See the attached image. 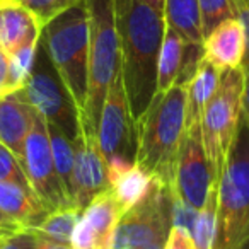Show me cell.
<instances>
[{
  "instance_id": "obj_1",
  "label": "cell",
  "mask_w": 249,
  "mask_h": 249,
  "mask_svg": "<svg viewBox=\"0 0 249 249\" xmlns=\"http://www.w3.org/2000/svg\"><path fill=\"white\" fill-rule=\"evenodd\" d=\"M121 72L130 113L139 123L157 92V60L166 19L145 0H114Z\"/></svg>"
},
{
  "instance_id": "obj_2",
  "label": "cell",
  "mask_w": 249,
  "mask_h": 249,
  "mask_svg": "<svg viewBox=\"0 0 249 249\" xmlns=\"http://www.w3.org/2000/svg\"><path fill=\"white\" fill-rule=\"evenodd\" d=\"M186 86L156 92L139 124L135 164L173 188L178 154L186 130Z\"/></svg>"
},
{
  "instance_id": "obj_3",
  "label": "cell",
  "mask_w": 249,
  "mask_h": 249,
  "mask_svg": "<svg viewBox=\"0 0 249 249\" xmlns=\"http://www.w3.org/2000/svg\"><path fill=\"white\" fill-rule=\"evenodd\" d=\"M213 249H249V123L244 113L218 179Z\"/></svg>"
},
{
  "instance_id": "obj_4",
  "label": "cell",
  "mask_w": 249,
  "mask_h": 249,
  "mask_svg": "<svg viewBox=\"0 0 249 249\" xmlns=\"http://www.w3.org/2000/svg\"><path fill=\"white\" fill-rule=\"evenodd\" d=\"M41 43L80 116L89 87V14L86 2L79 0L46 22Z\"/></svg>"
},
{
  "instance_id": "obj_5",
  "label": "cell",
  "mask_w": 249,
  "mask_h": 249,
  "mask_svg": "<svg viewBox=\"0 0 249 249\" xmlns=\"http://www.w3.org/2000/svg\"><path fill=\"white\" fill-rule=\"evenodd\" d=\"M89 14V87L80 128L97 135L107 87L121 69L120 41L114 22V0H84Z\"/></svg>"
},
{
  "instance_id": "obj_6",
  "label": "cell",
  "mask_w": 249,
  "mask_h": 249,
  "mask_svg": "<svg viewBox=\"0 0 249 249\" xmlns=\"http://www.w3.org/2000/svg\"><path fill=\"white\" fill-rule=\"evenodd\" d=\"M244 82L246 73L241 67L222 70L217 90L201 116V140L217 183L242 113Z\"/></svg>"
},
{
  "instance_id": "obj_7",
  "label": "cell",
  "mask_w": 249,
  "mask_h": 249,
  "mask_svg": "<svg viewBox=\"0 0 249 249\" xmlns=\"http://www.w3.org/2000/svg\"><path fill=\"white\" fill-rule=\"evenodd\" d=\"M171 229L173 188L154 178L145 196L120 217L111 249H164Z\"/></svg>"
},
{
  "instance_id": "obj_8",
  "label": "cell",
  "mask_w": 249,
  "mask_h": 249,
  "mask_svg": "<svg viewBox=\"0 0 249 249\" xmlns=\"http://www.w3.org/2000/svg\"><path fill=\"white\" fill-rule=\"evenodd\" d=\"M22 90L33 109L38 111L46 120V123H52L56 128H60V132L70 142H73L82 133L79 109L67 90L65 84L60 79L58 72L53 67L41 43V38L38 43L31 73Z\"/></svg>"
},
{
  "instance_id": "obj_9",
  "label": "cell",
  "mask_w": 249,
  "mask_h": 249,
  "mask_svg": "<svg viewBox=\"0 0 249 249\" xmlns=\"http://www.w3.org/2000/svg\"><path fill=\"white\" fill-rule=\"evenodd\" d=\"M97 142L106 162L135 164L139 149V124L130 113L121 69L107 87L97 126Z\"/></svg>"
},
{
  "instance_id": "obj_10",
  "label": "cell",
  "mask_w": 249,
  "mask_h": 249,
  "mask_svg": "<svg viewBox=\"0 0 249 249\" xmlns=\"http://www.w3.org/2000/svg\"><path fill=\"white\" fill-rule=\"evenodd\" d=\"M22 169H24L31 190L35 191V195L46 210L53 212L63 207H72L56 176L46 120L36 109L31 132L26 139Z\"/></svg>"
},
{
  "instance_id": "obj_11",
  "label": "cell",
  "mask_w": 249,
  "mask_h": 249,
  "mask_svg": "<svg viewBox=\"0 0 249 249\" xmlns=\"http://www.w3.org/2000/svg\"><path fill=\"white\" fill-rule=\"evenodd\" d=\"M213 184L218 183L205 154L201 124L186 126L174 169L173 193L193 210L200 212Z\"/></svg>"
},
{
  "instance_id": "obj_12",
  "label": "cell",
  "mask_w": 249,
  "mask_h": 249,
  "mask_svg": "<svg viewBox=\"0 0 249 249\" xmlns=\"http://www.w3.org/2000/svg\"><path fill=\"white\" fill-rule=\"evenodd\" d=\"M73 145V207L86 210L87 205L111 190L107 162L97 142V135L80 133Z\"/></svg>"
},
{
  "instance_id": "obj_13",
  "label": "cell",
  "mask_w": 249,
  "mask_h": 249,
  "mask_svg": "<svg viewBox=\"0 0 249 249\" xmlns=\"http://www.w3.org/2000/svg\"><path fill=\"white\" fill-rule=\"evenodd\" d=\"M121 215L113 191L97 195L80 215L70 237V249H111Z\"/></svg>"
},
{
  "instance_id": "obj_14",
  "label": "cell",
  "mask_w": 249,
  "mask_h": 249,
  "mask_svg": "<svg viewBox=\"0 0 249 249\" xmlns=\"http://www.w3.org/2000/svg\"><path fill=\"white\" fill-rule=\"evenodd\" d=\"M35 109L26 99L22 89L0 96V142L21 162L24 160V145L33 126Z\"/></svg>"
},
{
  "instance_id": "obj_15",
  "label": "cell",
  "mask_w": 249,
  "mask_h": 249,
  "mask_svg": "<svg viewBox=\"0 0 249 249\" xmlns=\"http://www.w3.org/2000/svg\"><path fill=\"white\" fill-rule=\"evenodd\" d=\"M43 28L18 0H0V48L7 55L39 41Z\"/></svg>"
},
{
  "instance_id": "obj_16",
  "label": "cell",
  "mask_w": 249,
  "mask_h": 249,
  "mask_svg": "<svg viewBox=\"0 0 249 249\" xmlns=\"http://www.w3.org/2000/svg\"><path fill=\"white\" fill-rule=\"evenodd\" d=\"M246 38L244 29L237 18L220 22L203 39V58L218 70L241 67L244 58Z\"/></svg>"
},
{
  "instance_id": "obj_17",
  "label": "cell",
  "mask_w": 249,
  "mask_h": 249,
  "mask_svg": "<svg viewBox=\"0 0 249 249\" xmlns=\"http://www.w3.org/2000/svg\"><path fill=\"white\" fill-rule=\"evenodd\" d=\"M0 210L24 229H35L50 213L31 190L0 181Z\"/></svg>"
},
{
  "instance_id": "obj_18",
  "label": "cell",
  "mask_w": 249,
  "mask_h": 249,
  "mask_svg": "<svg viewBox=\"0 0 249 249\" xmlns=\"http://www.w3.org/2000/svg\"><path fill=\"white\" fill-rule=\"evenodd\" d=\"M218 79L220 70L208 60L201 58L196 72L186 86V126L201 124L203 111L217 90Z\"/></svg>"
},
{
  "instance_id": "obj_19",
  "label": "cell",
  "mask_w": 249,
  "mask_h": 249,
  "mask_svg": "<svg viewBox=\"0 0 249 249\" xmlns=\"http://www.w3.org/2000/svg\"><path fill=\"white\" fill-rule=\"evenodd\" d=\"M164 19L186 43L203 46L198 0H164Z\"/></svg>"
},
{
  "instance_id": "obj_20",
  "label": "cell",
  "mask_w": 249,
  "mask_h": 249,
  "mask_svg": "<svg viewBox=\"0 0 249 249\" xmlns=\"http://www.w3.org/2000/svg\"><path fill=\"white\" fill-rule=\"evenodd\" d=\"M184 48H186V41L174 29L166 26L159 60H157V92H164L178 82L181 67H183Z\"/></svg>"
},
{
  "instance_id": "obj_21",
  "label": "cell",
  "mask_w": 249,
  "mask_h": 249,
  "mask_svg": "<svg viewBox=\"0 0 249 249\" xmlns=\"http://www.w3.org/2000/svg\"><path fill=\"white\" fill-rule=\"evenodd\" d=\"M152 179L154 178L149 176L143 169H140L137 164L126 167L121 173H118L116 176L111 178V191H113L114 198H116L123 213L145 196Z\"/></svg>"
},
{
  "instance_id": "obj_22",
  "label": "cell",
  "mask_w": 249,
  "mask_h": 249,
  "mask_svg": "<svg viewBox=\"0 0 249 249\" xmlns=\"http://www.w3.org/2000/svg\"><path fill=\"white\" fill-rule=\"evenodd\" d=\"M46 128H48L56 176L62 183V188L69 198L70 205L73 207V145L55 124L46 123Z\"/></svg>"
},
{
  "instance_id": "obj_23",
  "label": "cell",
  "mask_w": 249,
  "mask_h": 249,
  "mask_svg": "<svg viewBox=\"0 0 249 249\" xmlns=\"http://www.w3.org/2000/svg\"><path fill=\"white\" fill-rule=\"evenodd\" d=\"M80 215H82V210H79L77 207L58 208V210L50 212L31 231L41 237L50 239V241L70 246V237H72V232L79 222Z\"/></svg>"
},
{
  "instance_id": "obj_24",
  "label": "cell",
  "mask_w": 249,
  "mask_h": 249,
  "mask_svg": "<svg viewBox=\"0 0 249 249\" xmlns=\"http://www.w3.org/2000/svg\"><path fill=\"white\" fill-rule=\"evenodd\" d=\"M38 43H31V45L24 46V48L18 50L16 53L9 55V79H7V94L19 90L24 87L26 80H28L29 73H31L33 63H35L36 50H38Z\"/></svg>"
},
{
  "instance_id": "obj_25",
  "label": "cell",
  "mask_w": 249,
  "mask_h": 249,
  "mask_svg": "<svg viewBox=\"0 0 249 249\" xmlns=\"http://www.w3.org/2000/svg\"><path fill=\"white\" fill-rule=\"evenodd\" d=\"M198 11H200V24L203 39L220 22L235 18L231 0H198Z\"/></svg>"
},
{
  "instance_id": "obj_26",
  "label": "cell",
  "mask_w": 249,
  "mask_h": 249,
  "mask_svg": "<svg viewBox=\"0 0 249 249\" xmlns=\"http://www.w3.org/2000/svg\"><path fill=\"white\" fill-rule=\"evenodd\" d=\"M0 181H2V183L18 184V186L24 188V190H31L21 162H19L18 157H16L2 142H0ZM33 193H35V191H33Z\"/></svg>"
},
{
  "instance_id": "obj_27",
  "label": "cell",
  "mask_w": 249,
  "mask_h": 249,
  "mask_svg": "<svg viewBox=\"0 0 249 249\" xmlns=\"http://www.w3.org/2000/svg\"><path fill=\"white\" fill-rule=\"evenodd\" d=\"M18 2L35 14L39 26L43 28L46 22H50L53 18H56L65 9L72 7L79 0H18Z\"/></svg>"
},
{
  "instance_id": "obj_28",
  "label": "cell",
  "mask_w": 249,
  "mask_h": 249,
  "mask_svg": "<svg viewBox=\"0 0 249 249\" xmlns=\"http://www.w3.org/2000/svg\"><path fill=\"white\" fill-rule=\"evenodd\" d=\"M198 212L193 210L190 205H186L183 200L173 193V225L174 227H181L186 232H193L195 220H196Z\"/></svg>"
},
{
  "instance_id": "obj_29",
  "label": "cell",
  "mask_w": 249,
  "mask_h": 249,
  "mask_svg": "<svg viewBox=\"0 0 249 249\" xmlns=\"http://www.w3.org/2000/svg\"><path fill=\"white\" fill-rule=\"evenodd\" d=\"M232 9H234V16L239 19L242 29H244V38H246V50H244V58H242L241 69L244 70L246 75H249V0H231Z\"/></svg>"
},
{
  "instance_id": "obj_30",
  "label": "cell",
  "mask_w": 249,
  "mask_h": 249,
  "mask_svg": "<svg viewBox=\"0 0 249 249\" xmlns=\"http://www.w3.org/2000/svg\"><path fill=\"white\" fill-rule=\"evenodd\" d=\"M0 249H39V235L31 229H22L2 241Z\"/></svg>"
},
{
  "instance_id": "obj_31",
  "label": "cell",
  "mask_w": 249,
  "mask_h": 249,
  "mask_svg": "<svg viewBox=\"0 0 249 249\" xmlns=\"http://www.w3.org/2000/svg\"><path fill=\"white\" fill-rule=\"evenodd\" d=\"M164 249H193V241H191V234L186 232L181 227L171 229L169 237H167Z\"/></svg>"
},
{
  "instance_id": "obj_32",
  "label": "cell",
  "mask_w": 249,
  "mask_h": 249,
  "mask_svg": "<svg viewBox=\"0 0 249 249\" xmlns=\"http://www.w3.org/2000/svg\"><path fill=\"white\" fill-rule=\"evenodd\" d=\"M7 79H9V55L0 48V96L7 94Z\"/></svg>"
},
{
  "instance_id": "obj_33",
  "label": "cell",
  "mask_w": 249,
  "mask_h": 249,
  "mask_svg": "<svg viewBox=\"0 0 249 249\" xmlns=\"http://www.w3.org/2000/svg\"><path fill=\"white\" fill-rule=\"evenodd\" d=\"M0 229H2V231H22L24 227H21L19 224H16L9 215H5L4 212L0 210Z\"/></svg>"
},
{
  "instance_id": "obj_34",
  "label": "cell",
  "mask_w": 249,
  "mask_h": 249,
  "mask_svg": "<svg viewBox=\"0 0 249 249\" xmlns=\"http://www.w3.org/2000/svg\"><path fill=\"white\" fill-rule=\"evenodd\" d=\"M242 113L249 123V75H246L244 82V92H242Z\"/></svg>"
},
{
  "instance_id": "obj_35",
  "label": "cell",
  "mask_w": 249,
  "mask_h": 249,
  "mask_svg": "<svg viewBox=\"0 0 249 249\" xmlns=\"http://www.w3.org/2000/svg\"><path fill=\"white\" fill-rule=\"evenodd\" d=\"M39 249H70V246L62 244V242L50 241V239H45L39 235Z\"/></svg>"
},
{
  "instance_id": "obj_36",
  "label": "cell",
  "mask_w": 249,
  "mask_h": 249,
  "mask_svg": "<svg viewBox=\"0 0 249 249\" xmlns=\"http://www.w3.org/2000/svg\"><path fill=\"white\" fill-rule=\"evenodd\" d=\"M147 4H150L152 7H156V9H162L164 11V0H145Z\"/></svg>"
},
{
  "instance_id": "obj_37",
  "label": "cell",
  "mask_w": 249,
  "mask_h": 249,
  "mask_svg": "<svg viewBox=\"0 0 249 249\" xmlns=\"http://www.w3.org/2000/svg\"><path fill=\"white\" fill-rule=\"evenodd\" d=\"M16 232H19V231H2V229H0V244H2V241H4L5 237L16 234Z\"/></svg>"
},
{
  "instance_id": "obj_38",
  "label": "cell",
  "mask_w": 249,
  "mask_h": 249,
  "mask_svg": "<svg viewBox=\"0 0 249 249\" xmlns=\"http://www.w3.org/2000/svg\"><path fill=\"white\" fill-rule=\"evenodd\" d=\"M143 249H162V248H143Z\"/></svg>"
}]
</instances>
